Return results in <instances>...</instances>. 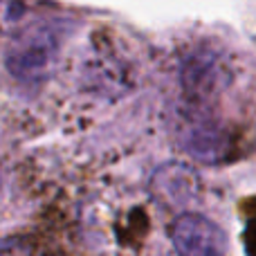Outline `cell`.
<instances>
[{
  "label": "cell",
  "instance_id": "obj_1",
  "mask_svg": "<svg viewBox=\"0 0 256 256\" xmlns=\"http://www.w3.org/2000/svg\"><path fill=\"white\" fill-rule=\"evenodd\" d=\"M63 32L54 22H34L14 36L12 48L4 54V68L16 81L38 86L50 79L58 63Z\"/></svg>",
  "mask_w": 256,
  "mask_h": 256
},
{
  "label": "cell",
  "instance_id": "obj_2",
  "mask_svg": "<svg viewBox=\"0 0 256 256\" xmlns=\"http://www.w3.org/2000/svg\"><path fill=\"white\" fill-rule=\"evenodd\" d=\"M232 70L227 58L214 48H196L180 63V84L184 94L196 104H209L230 86Z\"/></svg>",
  "mask_w": 256,
  "mask_h": 256
},
{
  "label": "cell",
  "instance_id": "obj_3",
  "mask_svg": "<svg viewBox=\"0 0 256 256\" xmlns=\"http://www.w3.org/2000/svg\"><path fill=\"white\" fill-rule=\"evenodd\" d=\"M171 243L186 256H218L227 252V236L202 214L186 212L171 225Z\"/></svg>",
  "mask_w": 256,
  "mask_h": 256
},
{
  "label": "cell",
  "instance_id": "obj_4",
  "mask_svg": "<svg viewBox=\"0 0 256 256\" xmlns=\"http://www.w3.org/2000/svg\"><path fill=\"white\" fill-rule=\"evenodd\" d=\"M180 142L191 158L200 162L216 164L222 162L230 153V135L207 112L194 110L180 126Z\"/></svg>",
  "mask_w": 256,
  "mask_h": 256
},
{
  "label": "cell",
  "instance_id": "obj_5",
  "mask_svg": "<svg viewBox=\"0 0 256 256\" xmlns=\"http://www.w3.org/2000/svg\"><path fill=\"white\" fill-rule=\"evenodd\" d=\"M200 180L184 164H164L153 176V191L166 204H186L198 196Z\"/></svg>",
  "mask_w": 256,
  "mask_h": 256
},
{
  "label": "cell",
  "instance_id": "obj_6",
  "mask_svg": "<svg viewBox=\"0 0 256 256\" xmlns=\"http://www.w3.org/2000/svg\"><path fill=\"white\" fill-rule=\"evenodd\" d=\"M43 0H0V34L18 36L38 18Z\"/></svg>",
  "mask_w": 256,
  "mask_h": 256
}]
</instances>
